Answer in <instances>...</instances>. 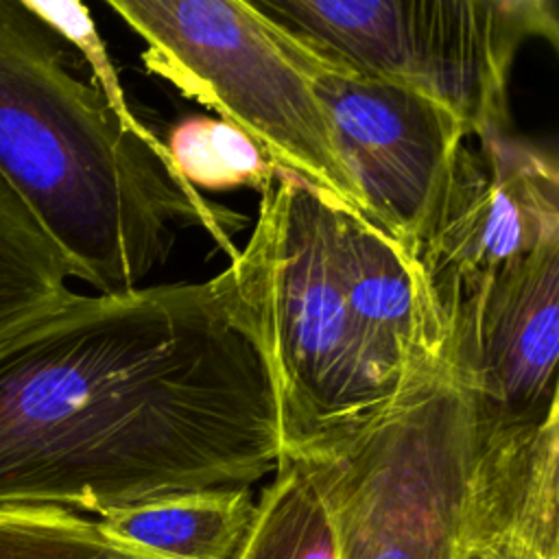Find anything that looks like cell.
Segmentation results:
<instances>
[{"label": "cell", "instance_id": "6da1fadb", "mask_svg": "<svg viewBox=\"0 0 559 559\" xmlns=\"http://www.w3.org/2000/svg\"><path fill=\"white\" fill-rule=\"evenodd\" d=\"M282 448L269 345L234 266L74 293L0 343V507L100 515L249 487Z\"/></svg>", "mask_w": 559, "mask_h": 559}, {"label": "cell", "instance_id": "7a4b0ae2", "mask_svg": "<svg viewBox=\"0 0 559 559\" xmlns=\"http://www.w3.org/2000/svg\"><path fill=\"white\" fill-rule=\"evenodd\" d=\"M284 454L319 487L338 559H467L504 531L559 544V411L535 424L489 411L445 330L384 404Z\"/></svg>", "mask_w": 559, "mask_h": 559}, {"label": "cell", "instance_id": "3957f363", "mask_svg": "<svg viewBox=\"0 0 559 559\" xmlns=\"http://www.w3.org/2000/svg\"><path fill=\"white\" fill-rule=\"evenodd\" d=\"M0 177L98 295L138 288L190 227L240 253L231 238L247 218L186 183L164 142L79 76L74 48L26 0H0Z\"/></svg>", "mask_w": 559, "mask_h": 559}, {"label": "cell", "instance_id": "277c9868", "mask_svg": "<svg viewBox=\"0 0 559 559\" xmlns=\"http://www.w3.org/2000/svg\"><path fill=\"white\" fill-rule=\"evenodd\" d=\"M238 262L269 343L284 450L384 404L443 336L413 255L286 170Z\"/></svg>", "mask_w": 559, "mask_h": 559}, {"label": "cell", "instance_id": "5b68a950", "mask_svg": "<svg viewBox=\"0 0 559 559\" xmlns=\"http://www.w3.org/2000/svg\"><path fill=\"white\" fill-rule=\"evenodd\" d=\"M306 48L452 111L467 138L509 131V79L531 39L559 46L552 0H255Z\"/></svg>", "mask_w": 559, "mask_h": 559}, {"label": "cell", "instance_id": "8992f818", "mask_svg": "<svg viewBox=\"0 0 559 559\" xmlns=\"http://www.w3.org/2000/svg\"><path fill=\"white\" fill-rule=\"evenodd\" d=\"M107 4L144 41L151 74L247 133L282 170L369 218L308 79L249 0Z\"/></svg>", "mask_w": 559, "mask_h": 559}, {"label": "cell", "instance_id": "52a82bcc", "mask_svg": "<svg viewBox=\"0 0 559 559\" xmlns=\"http://www.w3.org/2000/svg\"><path fill=\"white\" fill-rule=\"evenodd\" d=\"M269 24L321 103L369 218L413 253L452 157L469 140L461 120L419 92L354 72Z\"/></svg>", "mask_w": 559, "mask_h": 559}, {"label": "cell", "instance_id": "ba28073f", "mask_svg": "<svg viewBox=\"0 0 559 559\" xmlns=\"http://www.w3.org/2000/svg\"><path fill=\"white\" fill-rule=\"evenodd\" d=\"M459 146L413 247L437 308L483 275L559 242V170L504 133Z\"/></svg>", "mask_w": 559, "mask_h": 559}, {"label": "cell", "instance_id": "9c48e42d", "mask_svg": "<svg viewBox=\"0 0 559 559\" xmlns=\"http://www.w3.org/2000/svg\"><path fill=\"white\" fill-rule=\"evenodd\" d=\"M439 312L456 373L489 411L513 424L559 411V242L483 275Z\"/></svg>", "mask_w": 559, "mask_h": 559}, {"label": "cell", "instance_id": "30bf717a", "mask_svg": "<svg viewBox=\"0 0 559 559\" xmlns=\"http://www.w3.org/2000/svg\"><path fill=\"white\" fill-rule=\"evenodd\" d=\"M253 511L249 487H210L116 507L96 522L140 559H234Z\"/></svg>", "mask_w": 559, "mask_h": 559}, {"label": "cell", "instance_id": "8fae6325", "mask_svg": "<svg viewBox=\"0 0 559 559\" xmlns=\"http://www.w3.org/2000/svg\"><path fill=\"white\" fill-rule=\"evenodd\" d=\"M70 269L0 177V343L68 301Z\"/></svg>", "mask_w": 559, "mask_h": 559}, {"label": "cell", "instance_id": "7c38bea8", "mask_svg": "<svg viewBox=\"0 0 559 559\" xmlns=\"http://www.w3.org/2000/svg\"><path fill=\"white\" fill-rule=\"evenodd\" d=\"M234 559H338L328 504L295 456L282 454Z\"/></svg>", "mask_w": 559, "mask_h": 559}, {"label": "cell", "instance_id": "4fadbf2b", "mask_svg": "<svg viewBox=\"0 0 559 559\" xmlns=\"http://www.w3.org/2000/svg\"><path fill=\"white\" fill-rule=\"evenodd\" d=\"M164 146L177 175L194 190L251 188L262 197L284 173L258 142L221 118L190 116L170 127Z\"/></svg>", "mask_w": 559, "mask_h": 559}, {"label": "cell", "instance_id": "5bb4252c", "mask_svg": "<svg viewBox=\"0 0 559 559\" xmlns=\"http://www.w3.org/2000/svg\"><path fill=\"white\" fill-rule=\"evenodd\" d=\"M0 559H140L96 518L52 504L0 507Z\"/></svg>", "mask_w": 559, "mask_h": 559}, {"label": "cell", "instance_id": "9a60e30c", "mask_svg": "<svg viewBox=\"0 0 559 559\" xmlns=\"http://www.w3.org/2000/svg\"><path fill=\"white\" fill-rule=\"evenodd\" d=\"M26 4L44 22H48L74 48L76 55H81V63H85L90 70V81L105 94L116 114L127 122H140L127 103L118 72L90 17V11L79 2L26 0Z\"/></svg>", "mask_w": 559, "mask_h": 559}, {"label": "cell", "instance_id": "2e32d148", "mask_svg": "<svg viewBox=\"0 0 559 559\" xmlns=\"http://www.w3.org/2000/svg\"><path fill=\"white\" fill-rule=\"evenodd\" d=\"M467 559H559V546H550L526 533L504 531L480 542Z\"/></svg>", "mask_w": 559, "mask_h": 559}]
</instances>
